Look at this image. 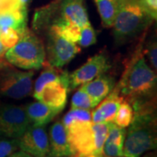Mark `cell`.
<instances>
[{
  "label": "cell",
  "mask_w": 157,
  "mask_h": 157,
  "mask_svg": "<svg viewBox=\"0 0 157 157\" xmlns=\"http://www.w3.org/2000/svg\"><path fill=\"white\" fill-rule=\"evenodd\" d=\"M71 107H72V108L91 110V109L97 107V105L84 90L78 88L72 98Z\"/></svg>",
  "instance_id": "603a6c76"
},
{
  "label": "cell",
  "mask_w": 157,
  "mask_h": 157,
  "mask_svg": "<svg viewBox=\"0 0 157 157\" xmlns=\"http://www.w3.org/2000/svg\"><path fill=\"white\" fill-rule=\"evenodd\" d=\"M73 121H92V112L86 109L72 108L64 116L62 123L67 126Z\"/></svg>",
  "instance_id": "cb8c5ba5"
},
{
  "label": "cell",
  "mask_w": 157,
  "mask_h": 157,
  "mask_svg": "<svg viewBox=\"0 0 157 157\" xmlns=\"http://www.w3.org/2000/svg\"><path fill=\"white\" fill-rule=\"evenodd\" d=\"M7 157H33V155H29L28 153L20 150V151H15L14 153H12L11 155H10L9 156Z\"/></svg>",
  "instance_id": "1f68e13d"
},
{
  "label": "cell",
  "mask_w": 157,
  "mask_h": 157,
  "mask_svg": "<svg viewBox=\"0 0 157 157\" xmlns=\"http://www.w3.org/2000/svg\"><path fill=\"white\" fill-rule=\"evenodd\" d=\"M147 58L149 59V61L151 63L152 69L156 72L157 69V47L156 43L155 42H151L149 45L147 46Z\"/></svg>",
  "instance_id": "4dcf8cb0"
},
{
  "label": "cell",
  "mask_w": 157,
  "mask_h": 157,
  "mask_svg": "<svg viewBox=\"0 0 157 157\" xmlns=\"http://www.w3.org/2000/svg\"><path fill=\"white\" fill-rule=\"evenodd\" d=\"M115 86V80L110 75L105 73L97 77L94 79L79 86V88L91 97V99L98 105L101 101L107 97Z\"/></svg>",
  "instance_id": "9a60e30c"
},
{
  "label": "cell",
  "mask_w": 157,
  "mask_h": 157,
  "mask_svg": "<svg viewBox=\"0 0 157 157\" xmlns=\"http://www.w3.org/2000/svg\"><path fill=\"white\" fill-rule=\"evenodd\" d=\"M48 157H53V156H51V155H49V156H48Z\"/></svg>",
  "instance_id": "8d00e7d4"
},
{
  "label": "cell",
  "mask_w": 157,
  "mask_h": 157,
  "mask_svg": "<svg viewBox=\"0 0 157 157\" xmlns=\"http://www.w3.org/2000/svg\"><path fill=\"white\" fill-rule=\"evenodd\" d=\"M18 148V139L0 136V157L9 156Z\"/></svg>",
  "instance_id": "4316f807"
},
{
  "label": "cell",
  "mask_w": 157,
  "mask_h": 157,
  "mask_svg": "<svg viewBox=\"0 0 157 157\" xmlns=\"http://www.w3.org/2000/svg\"><path fill=\"white\" fill-rule=\"evenodd\" d=\"M0 33H1V30H0Z\"/></svg>",
  "instance_id": "74e56055"
},
{
  "label": "cell",
  "mask_w": 157,
  "mask_h": 157,
  "mask_svg": "<svg viewBox=\"0 0 157 157\" xmlns=\"http://www.w3.org/2000/svg\"><path fill=\"white\" fill-rule=\"evenodd\" d=\"M18 147L33 157L49 156V136L45 127L31 125L18 139Z\"/></svg>",
  "instance_id": "8fae6325"
},
{
  "label": "cell",
  "mask_w": 157,
  "mask_h": 157,
  "mask_svg": "<svg viewBox=\"0 0 157 157\" xmlns=\"http://www.w3.org/2000/svg\"><path fill=\"white\" fill-rule=\"evenodd\" d=\"M135 116V109L131 103L127 100H123L118 107L117 112L113 118V122L121 128H128L132 123Z\"/></svg>",
  "instance_id": "ffe728a7"
},
{
  "label": "cell",
  "mask_w": 157,
  "mask_h": 157,
  "mask_svg": "<svg viewBox=\"0 0 157 157\" xmlns=\"http://www.w3.org/2000/svg\"><path fill=\"white\" fill-rule=\"evenodd\" d=\"M79 51L80 47L75 43L49 31L45 51V58H47L49 66L62 68L71 61Z\"/></svg>",
  "instance_id": "ba28073f"
},
{
  "label": "cell",
  "mask_w": 157,
  "mask_h": 157,
  "mask_svg": "<svg viewBox=\"0 0 157 157\" xmlns=\"http://www.w3.org/2000/svg\"><path fill=\"white\" fill-rule=\"evenodd\" d=\"M6 51H7V48L5 47V45L2 44V42L0 40V59L3 58V56H5Z\"/></svg>",
  "instance_id": "d6a6232c"
},
{
  "label": "cell",
  "mask_w": 157,
  "mask_h": 157,
  "mask_svg": "<svg viewBox=\"0 0 157 157\" xmlns=\"http://www.w3.org/2000/svg\"><path fill=\"white\" fill-rule=\"evenodd\" d=\"M33 70L22 72L6 64H0V95L20 100L28 96L33 90Z\"/></svg>",
  "instance_id": "5b68a950"
},
{
  "label": "cell",
  "mask_w": 157,
  "mask_h": 157,
  "mask_svg": "<svg viewBox=\"0 0 157 157\" xmlns=\"http://www.w3.org/2000/svg\"><path fill=\"white\" fill-rule=\"evenodd\" d=\"M102 155L107 157H123V146L105 141L102 147Z\"/></svg>",
  "instance_id": "f1b7e54d"
},
{
  "label": "cell",
  "mask_w": 157,
  "mask_h": 157,
  "mask_svg": "<svg viewBox=\"0 0 157 157\" xmlns=\"http://www.w3.org/2000/svg\"><path fill=\"white\" fill-rule=\"evenodd\" d=\"M92 121H73L65 126L73 157L94 155V139Z\"/></svg>",
  "instance_id": "52a82bcc"
},
{
  "label": "cell",
  "mask_w": 157,
  "mask_h": 157,
  "mask_svg": "<svg viewBox=\"0 0 157 157\" xmlns=\"http://www.w3.org/2000/svg\"><path fill=\"white\" fill-rule=\"evenodd\" d=\"M124 99L118 94L116 91H113L101 101L92 112V122L93 123H102V122H113L115 113L121 102Z\"/></svg>",
  "instance_id": "4fadbf2b"
},
{
  "label": "cell",
  "mask_w": 157,
  "mask_h": 157,
  "mask_svg": "<svg viewBox=\"0 0 157 157\" xmlns=\"http://www.w3.org/2000/svg\"><path fill=\"white\" fill-rule=\"evenodd\" d=\"M156 72L150 67L143 57L140 55L134 60L123 78L113 90L120 95L139 100L153 93L156 86Z\"/></svg>",
  "instance_id": "3957f363"
},
{
  "label": "cell",
  "mask_w": 157,
  "mask_h": 157,
  "mask_svg": "<svg viewBox=\"0 0 157 157\" xmlns=\"http://www.w3.org/2000/svg\"><path fill=\"white\" fill-rule=\"evenodd\" d=\"M101 156V155H100ZM98 156V155H87V156H85V157H100Z\"/></svg>",
  "instance_id": "e575fe53"
},
{
  "label": "cell",
  "mask_w": 157,
  "mask_h": 157,
  "mask_svg": "<svg viewBox=\"0 0 157 157\" xmlns=\"http://www.w3.org/2000/svg\"><path fill=\"white\" fill-rule=\"evenodd\" d=\"M19 1H20V4H21V6H22L23 7L27 8V6L31 3L32 0H19Z\"/></svg>",
  "instance_id": "836d02e7"
},
{
  "label": "cell",
  "mask_w": 157,
  "mask_h": 157,
  "mask_svg": "<svg viewBox=\"0 0 157 157\" xmlns=\"http://www.w3.org/2000/svg\"><path fill=\"white\" fill-rule=\"evenodd\" d=\"M154 19L141 0H121L112 26L116 43L123 44L131 40Z\"/></svg>",
  "instance_id": "7a4b0ae2"
},
{
  "label": "cell",
  "mask_w": 157,
  "mask_h": 157,
  "mask_svg": "<svg viewBox=\"0 0 157 157\" xmlns=\"http://www.w3.org/2000/svg\"><path fill=\"white\" fill-rule=\"evenodd\" d=\"M100 157H107V156H104V155H101Z\"/></svg>",
  "instance_id": "d590c367"
},
{
  "label": "cell",
  "mask_w": 157,
  "mask_h": 157,
  "mask_svg": "<svg viewBox=\"0 0 157 157\" xmlns=\"http://www.w3.org/2000/svg\"><path fill=\"white\" fill-rule=\"evenodd\" d=\"M57 19L75 24L80 28L90 23L83 0H63L60 6V17Z\"/></svg>",
  "instance_id": "5bb4252c"
},
{
  "label": "cell",
  "mask_w": 157,
  "mask_h": 157,
  "mask_svg": "<svg viewBox=\"0 0 157 157\" xmlns=\"http://www.w3.org/2000/svg\"><path fill=\"white\" fill-rule=\"evenodd\" d=\"M125 136H126V128H121L113 122H109L106 142H112L114 144L123 146Z\"/></svg>",
  "instance_id": "d4e9b609"
},
{
  "label": "cell",
  "mask_w": 157,
  "mask_h": 157,
  "mask_svg": "<svg viewBox=\"0 0 157 157\" xmlns=\"http://www.w3.org/2000/svg\"><path fill=\"white\" fill-rule=\"evenodd\" d=\"M126 130L123 157H140L145 152L156 148V121L152 111L136 107L135 116Z\"/></svg>",
  "instance_id": "6da1fadb"
},
{
  "label": "cell",
  "mask_w": 157,
  "mask_h": 157,
  "mask_svg": "<svg viewBox=\"0 0 157 157\" xmlns=\"http://www.w3.org/2000/svg\"><path fill=\"white\" fill-rule=\"evenodd\" d=\"M110 66L108 58L104 52L98 53L90 58L80 67L69 74V90L76 89L78 86L106 73Z\"/></svg>",
  "instance_id": "9c48e42d"
},
{
  "label": "cell",
  "mask_w": 157,
  "mask_h": 157,
  "mask_svg": "<svg viewBox=\"0 0 157 157\" xmlns=\"http://www.w3.org/2000/svg\"><path fill=\"white\" fill-rule=\"evenodd\" d=\"M20 9L27 8L23 7L19 0H0V13L17 11Z\"/></svg>",
  "instance_id": "f546056e"
},
{
  "label": "cell",
  "mask_w": 157,
  "mask_h": 157,
  "mask_svg": "<svg viewBox=\"0 0 157 157\" xmlns=\"http://www.w3.org/2000/svg\"><path fill=\"white\" fill-rule=\"evenodd\" d=\"M49 155L53 157H73L67 140V131L62 121H55L49 131Z\"/></svg>",
  "instance_id": "7c38bea8"
},
{
  "label": "cell",
  "mask_w": 157,
  "mask_h": 157,
  "mask_svg": "<svg viewBox=\"0 0 157 157\" xmlns=\"http://www.w3.org/2000/svg\"><path fill=\"white\" fill-rule=\"evenodd\" d=\"M5 57L12 66L24 70L40 69L46 59L44 44L28 28L15 45L7 49Z\"/></svg>",
  "instance_id": "277c9868"
},
{
  "label": "cell",
  "mask_w": 157,
  "mask_h": 157,
  "mask_svg": "<svg viewBox=\"0 0 157 157\" xmlns=\"http://www.w3.org/2000/svg\"><path fill=\"white\" fill-rule=\"evenodd\" d=\"M108 124L109 122L102 123H93L92 129L94 139V155H102V147L106 141L108 133Z\"/></svg>",
  "instance_id": "7402d4cb"
},
{
  "label": "cell",
  "mask_w": 157,
  "mask_h": 157,
  "mask_svg": "<svg viewBox=\"0 0 157 157\" xmlns=\"http://www.w3.org/2000/svg\"><path fill=\"white\" fill-rule=\"evenodd\" d=\"M59 69L60 68L52 67L49 66L41 73V74L38 77L37 80L35 81V84H34L33 96L39 94L40 90L43 88V86L45 85L49 82H52V81H54V80H59V78H62V76L66 73V71L62 72Z\"/></svg>",
  "instance_id": "44dd1931"
},
{
  "label": "cell",
  "mask_w": 157,
  "mask_h": 157,
  "mask_svg": "<svg viewBox=\"0 0 157 157\" xmlns=\"http://www.w3.org/2000/svg\"><path fill=\"white\" fill-rule=\"evenodd\" d=\"M25 108L30 123L34 127H45L59 113V111L39 101L29 103Z\"/></svg>",
  "instance_id": "2e32d148"
},
{
  "label": "cell",
  "mask_w": 157,
  "mask_h": 157,
  "mask_svg": "<svg viewBox=\"0 0 157 157\" xmlns=\"http://www.w3.org/2000/svg\"><path fill=\"white\" fill-rule=\"evenodd\" d=\"M94 2L103 26L107 28L112 27L119 10L121 0H94Z\"/></svg>",
  "instance_id": "ac0fdd59"
},
{
  "label": "cell",
  "mask_w": 157,
  "mask_h": 157,
  "mask_svg": "<svg viewBox=\"0 0 157 157\" xmlns=\"http://www.w3.org/2000/svg\"><path fill=\"white\" fill-rule=\"evenodd\" d=\"M22 34V33H19L15 30H8L0 33V40L2 44L5 45V47L9 49L19 40Z\"/></svg>",
  "instance_id": "83f0119b"
},
{
  "label": "cell",
  "mask_w": 157,
  "mask_h": 157,
  "mask_svg": "<svg viewBox=\"0 0 157 157\" xmlns=\"http://www.w3.org/2000/svg\"><path fill=\"white\" fill-rule=\"evenodd\" d=\"M96 43V34L94 27L88 23L80 29V37L78 44L82 47H88Z\"/></svg>",
  "instance_id": "484cf974"
},
{
  "label": "cell",
  "mask_w": 157,
  "mask_h": 157,
  "mask_svg": "<svg viewBox=\"0 0 157 157\" xmlns=\"http://www.w3.org/2000/svg\"><path fill=\"white\" fill-rule=\"evenodd\" d=\"M80 29L81 28L75 24L63 19H56L51 25L49 31L77 44L80 37Z\"/></svg>",
  "instance_id": "d6986e66"
},
{
  "label": "cell",
  "mask_w": 157,
  "mask_h": 157,
  "mask_svg": "<svg viewBox=\"0 0 157 157\" xmlns=\"http://www.w3.org/2000/svg\"><path fill=\"white\" fill-rule=\"evenodd\" d=\"M68 76L69 74L66 72L59 80L45 85L39 94L34 95V98L60 113L66 107L68 92L70 91Z\"/></svg>",
  "instance_id": "30bf717a"
},
{
  "label": "cell",
  "mask_w": 157,
  "mask_h": 157,
  "mask_svg": "<svg viewBox=\"0 0 157 157\" xmlns=\"http://www.w3.org/2000/svg\"><path fill=\"white\" fill-rule=\"evenodd\" d=\"M31 126L25 107L6 104L0 107V136L19 139Z\"/></svg>",
  "instance_id": "8992f818"
},
{
  "label": "cell",
  "mask_w": 157,
  "mask_h": 157,
  "mask_svg": "<svg viewBox=\"0 0 157 157\" xmlns=\"http://www.w3.org/2000/svg\"><path fill=\"white\" fill-rule=\"evenodd\" d=\"M27 9H20L17 11L0 13V30L6 32L8 30H15L24 33L27 28Z\"/></svg>",
  "instance_id": "e0dca14e"
}]
</instances>
